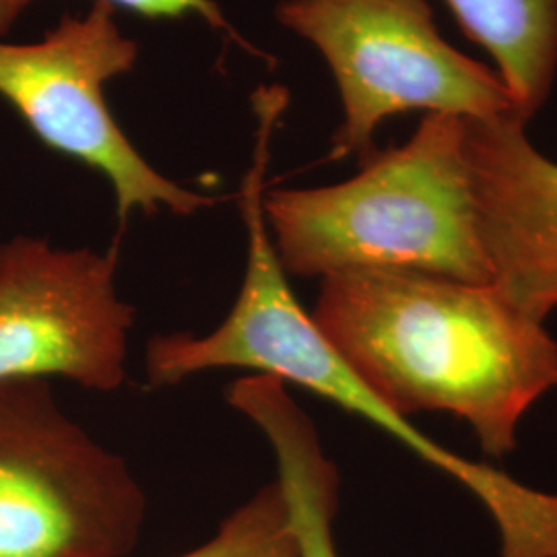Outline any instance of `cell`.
<instances>
[{"label":"cell","instance_id":"obj_1","mask_svg":"<svg viewBox=\"0 0 557 557\" xmlns=\"http://www.w3.org/2000/svg\"><path fill=\"white\" fill-rule=\"evenodd\" d=\"M312 317L361 382L397 416L448 413L487 457L557 388V341L492 283L405 271L320 278Z\"/></svg>","mask_w":557,"mask_h":557},{"label":"cell","instance_id":"obj_2","mask_svg":"<svg viewBox=\"0 0 557 557\" xmlns=\"http://www.w3.org/2000/svg\"><path fill=\"white\" fill-rule=\"evenodd\" d=\"M329 186L264 190V220L287 275L405 271L492 283L467 158V119L423 114L400 145Z\"/></svg>","mask_w":557,"mask_h":557},{"label":"cell","instance_id":"obj_3","mask_svg":"<svg viewBox=\"0 0 557 557\" xmlns=\"http://www.w3.org/2000/svg\"><path fill=\"white\" fill-rule=\"evenodd\" d=\"M287 106L289 91L278 83L260 85L252 94L255 149L239 188L248 257L234 308L205 337L172 333L151 338L145 356L147 382L161 388L200 372L244 368L285 386L296 384L376 425L440 473L455 479L487 512H498L515 496V479L498 467L460 457L421 432L411 419L391 411L341 358L312 312H306L296 298L262 207L271 143Z\"/></svg>","mask_w":557,"mask_h":557},{"label":"cell","instance_id":"obj_4","mask_svg":"<svg viewBox=\"0 0 557 557\" xmlns=\"http://www.w3.org/2000/svg\"><path fill=\"white\" fill-rule=\"evenodd\" d=\"M275 20L319 52L335 81L341 122L329 161L368 158L382 124L411 112L520 116L496 69L440 34L430 0H278Z\"/></svg>","mask_w":557,"mask_h":557},{"label":"cell","instance_id":"obj_5","mask_svg":"<svg viewBox=\"0 0 557 557\" xmlns=\"http://www.w3.org/2000/svg\"><path fill=\"white\" fill-rule=\"evenodd\" d=\"M143 520L126 460L66 418L48 379L0 380V557H124Z\"/></svg>","mask_w":557,"mask_h":557},{"label":"cell","instance_id":"obj_6","mask_svg":"<svg viewBox=\"0 0 557 557\" xmlns=\"http://www.w3.org/2000/svg\"><path fill=\"white\" fill-rule=\"evenodd\" d=\"M116 13L114 4L94 0L87 13L64 15L40 41H0V98L48 149L110 182L120 221L135 211L190 218L215 199L158 172L108 106L106 85L139 60V44L122 34Z\"/></svg>","mask_w":557,"mask_h":557},{"label":"cell","instance_id":"obj_7","mask_svg":"<svg viewBox=\"0 0 557 557\" xmlns=\"http://www.w3.org/2000/svg\"><path fill=\"white\" fill-rule=\"evenodd\" d=\"M116 248L0 246V380L62 379L110 393L126 380L135 310L116 289Z\"/></svg>","mask_w":557,"mask_h":557},{"label":"cell","instance_id":"obj_8","mask_svg":"<svg viewBox=\"0 0 557 557\" xmlns=\"http://www.w3.org/2000/svg\"><path fill=\"white\" fill-rule=\"evenodd\" d=\"M467 158L492 285L545 322L557 308V161L518 114L467 119Z\"/></svg>","mask_w":557,"mask_h":557},{"label":"cell","instance_id":"obj_9","mask_svg":"<svg viewBox=\"0 0 557 557\" xmlns=\"http://www.w3.org/2000/svg\"><path fill=\"white\" fill-rule=\"evenodd\" d=\"M227 403L271 444L298 557H338L333 522L341 479L335 462L322 450L314 421L289 397L283 382L269 376L236 380L227 388Z\"/></svg>","mask_w":557,"mask_h":557},{"label":"cell","instance_id":"obj_10","mask_svg":"<svg viewBox=\"0 0 557 557\" xmlns=\"http://www.w3.org/2000/svg\"><path fill=\"white\" fill-rule=\"evenodd\" d=\"M462 34L490 57L529 124L557 83V0H444Z\"/></svg>","mask_w":557,"mask_h":557},{"label":"cell","instance_id":"obj_11","mask_svg":"<svg viewBox=\"0 0 557 557\" xmlns=\"http://www.w3.org/2000/svg\"><path fill=\"white\" fill-rule=\"evenodd\" d=\"M178 557H298V541L277 481L221 522L215 537Z\"/></svg>","mask_w":557,"mask_h":557},{"label":"cell","instance_id":"obj_12","mask_svg":"<svg viewBox=\"0 0 557 557\" xmlns=\"http://www.w3.org/2000/svg\"><path fill=\"white\" fill-rule=\"evenodd\" d=\"M34 0H0V36H7L21 15L29 9ZM114 4L119 11H128L137 17L151 21H178L197 17L207 23L215 32L225 34L227 38L242 44L244 48L252 50L248 41H244L242 34L227 21L215 0H103Z\"/></svg>","mask_w":557,"mask_h":557}]
</instances>
